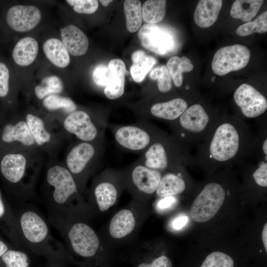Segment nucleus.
<instances>
[{"mask_svg":"<svg viewBox=\"0 0 267 267\" xmlns=\"http://www.w3.org/2000/svg\"><path fill=\"white\" fill-rule=\"evenodd\" d=\"M156 62L155 58L146 55L140 62L133 64L130 68V73L134 81L137 83L142 82Z\"/></svg>","mask_w":267,"mask_h":267,"instance_id":"obj_39","label":"nucleus"},{"mask_svg":"<svg viewBox=\"0 0 267 267\" xmlns=\"http://www.w3.org/2000/svg\"><path fill=\"white\" fill-rule=\"evenodd\" d=\"M191 156L189 148L165 133L138 158L146 167L164 173L183 169L190 164Z\"/></svg>","mask_w":267,"mask_h":267,"instance_id":"obj_7","label":"nucleus"},{"mask_svg":"<svg viewBox=\"0 0 267 267\" xmlns=\"http://www.w3.org/2000/svg\"><path fill=\"white\" fill-rule=\"evenodd\" d=\"M267 31V11L260 15L254 21L247 22L239 26L236 34L245 37L255 33H265Z\"/></svg>","mask_w":267,"mask_h":267,"instance_id":"obj_36","label":"nucleus"},{"mask_svg":"<svg viewBox=\"0 0 267 267\" xmlns=\"http://www.w3.org/2000/svg\"><path fill=\"white\" fill-rule=\"evenodd\" d=\"M62 42L68 53L73 56L85 54L89 41L85 34L78 27L69 25L61 29Z\"/></svg>","mask_w":267,"mask_h":267,"instance_id":"obj_23","label":"nucleus"},{"mask_svg":"<svg viewBox=\"0 0 267 267\" xmlns=\"http://www.w3.org/2000/svg\"><path fill=\"white\" fill-rule=\"evenodd\" d=\"M120 171L124 191L132 200L141 203H149L163 174L146 167L138 158Z\"/></svg>","mask_w":267,"mask_h":267,"instance_id":"obj_12","label":"nucleus"},{"mask_svg":"<svg viewBox=\"0 0 267 267\" xmlns=\"http://www.w3.org/2000/svg\"><path fill=\"white\" fill-rule=\"evenodd\" d=\"M250 56L249 49L244 45L236 44L224 46L215 53L212 68L216 75L223 76L245 67Z\"/></svg>","mask_w":267,"mask_h":267,"instance_id":"obj_16","label":"nucleus"},{"mask_svg":"<svg viewBox=\"0 0 267 267\" xmlns=\"http://www.w3.org/2000/svg\"><path fill=\"white\" fill-rule=\"evenodd\" d=\"M219 117L208 112L202 104L194 103L188 106L178 119L168 124L171 135L189 148L203 141Z\"/></svg>","mask_w":267,"mask_h":267,"instance_id":"obj_8","label":"nucleus"},{"mask_svg":"<svg viewBox=\"0 0 267 267\" xmlns=\"http://www.w3.org/2000/svg\"><path fill=\"white\" fill-rule=\"evenodd\" d=\"M146 55V53L142 50L135 51L132 56L133 64H136L140 62Z\"/></svg>","mask_w":267,"mask_h":267,"instance_id":"obj_47","label":"nucleus"},{"mask_svg":"<svg viewBox=\"0 0 267 267\" xmlns=\"http://www.w3.org/2000/svg\"><path fill=\"white\" fill-rule=\"evenodd\" d=\"M45 182L48 190L44 202L48 214L91 221L93 216L86 197L65 166H50L46 172Z\"/></svg>","mask_w":267,"mask_h":267,"instance_id":"obj_3","label":"nucleus"},{"mask_svg":"<svg viewBox=\"0 0 267 267\" xmlns=\"http://www.w3.org/2000/svg\"><path fill=\"white\" fill-rule=\"evenodd\" d=\"M112 78L104 89L105 95L109 99H117L123 95L125 89L126 73L111 72Z\"/></svg>","mask_w":267,"mask_h":267,"instance_id":"obj_37","label":"nucleus"},{"mask_svg":"<svg viewBox=\"0 0 267 267\" xmlns=\"http://www.w3.org/2000/svg\"><path fill=\"white\" fill-rule=\"evenodd\" d=\"M26 251L13 247L0 257V267H29Z\"/></svg>","mask_w":267,"mask_h":267,"instance_id":"obj_33","label":"nucleus"},{"mask_svg":"<svg viewBox=\"0 0 267 267\" xmlns=\"http://www.w3.org/2000/svg\"><path fill=\"white\" fill-rule=\"evenodd\" d=\"M43 50L49 60L58 67L65 68L70 63L69 53L58 39L52 38L46 40L43 44Z\"/></svg>","mask_w":267,"mask_h":267,"instance_id":"obj_27","label":"nucleus"},{"mask_svg":"<svg viewBox=\"0 0 267 267\" xmlns=\"http://www.w3.org/2000/svg\"><path fill=\"white\" fill-rule=\"evenodd\" d=\"M19 203V207L13 210L24 250L49 258L65 257L72 261L63 243L51 235L48 222L40 212L31 204Z\"/></svg>","mask_w":267,"mask_h":267,"instance_id":"obj_4","label":"nucleus"},{"mask_svg":"<svg viewBox=\"0 0 267 267\" xmlns=\"http://www.w3.org/2000/svg\"><path fill=\"white\" fill-rule=\"evenodd\" d=\"M183 169L164 173L155 194L158 198L177 196L186 189V183L182 175Z\"/></svg>","mask_w":267,"mask_h":267,"instance_id":"obj_24","label":"nucleus"},{"mask_svg":"<svg viewBox=\"0 0 267 267\" xmlns=\"http://www.w3.org/2000/svg\"><path fill=\"white\" fill-rule=\"evenodd\" d=\"M150 212L149 203L134 200L117 210L98 232L112 250L119 252L137 239Z\"/></svg>","mask_w":267,"mask_h":267,"instance_id":"obj_5","label":"nucleus"},{"mask_svg":"<svg viewBox=\"0 0 267 267\" xmlns=\"http://www.w3.org/2000/svg\"><path fill=\"white\" fill-rule=\"evenodd\" d=\"M188 107L186 100L176 97L152 104L144 115L145 118L152 117L169 124L178 119Z\"/></svg>","mask_w":267,"mask_h":267,"instance_id":"obj_20","label":"nucleus"},{"mask_svg":"<svg viewBox=\"0 0 267 267\" xmlns=\"http://www.w3.org/2000/svg\"><path fill=\"white\" fill-rule=\"evenodd\" d=\"M105 139L93 142L80 141L70 149L65 167L84 194L89 178L94 174L105 151Z\"/></svg>","mask_w":267,"mask_h":267,"instance_id":"obj_10","label":"nucleus"},{"mask_svg":"<svg viewBox=\"0 0 267 267\" xmlns=\"http://www.w3.org/2000/svg\"><path fill=\"white\" fill-rule=\"evenodd\" d=\"M63 125L67 132L80 141L93 142L105 139L109 124L106 115L91 116L85 111L77 110L67 115Z\"/></svg>","mask_w":267,"mask_h":267,"instance_id":"obj_13","label":"nucleus"},{"mask_svg":"<svg viewBox=\"0 0 267 267\" xmlns=\"http://www.w3.org/2000/svg\"><path fill=\"white\" fill-rule=\"evenodd\" d=\"M39 44L32 37H24L15 44L12 50L14 62L20 66H27L35 60L38 53Z\"/></svg>","mask_w":267,"mask_h":267,"instance_id":"obj_26","label":"nucleus"},{"mask_svg":"<svg viewBox=\"0 0 267 267\" xmlns=\"http://www.w3.org/2000/svg\"><path fill=\"white\" fill-rule=\"evenodd\" d=\"M63 89V84L61 79L56 76H50L43 79L41 83L35 88V93L39 99L46 96L59 93Z\"/></svg>","mask_w":267,"mask_h":267,"instance_id":"obj_34","label":"nucleus"},{"mask_svg":"<svg viewBox=\"0 0 267 267\" xmlns=\"http://www.w3.org/2000/svg\"><path fill=\"white\" fill-rule=\"evenodd\" d=\"M0 139L5 144L18 143L26 148L37 145L25 121H17L5 125L0 134Z\"/></svg>","mask_w":267,"mask_h":267,"instance_id":"obj_22","label":"nucleus"},{"mask_svg":"<svg viewBox=\"0 0 267 267\" xmlns=\"http://www.w3.org/2000/svg\"><path fill=\"white\" fill-rule=\"evenodd\" d=\"M116 145L125 151L141 154L166 132L149 121L129 125H108Z\"/></svg>","mask_w":267,"mask_h":267,"instance_id":"obj_11","label":"nucleus"},{"mask_svg":"<svg viewBox=\"0 0 267 267\" xmlns=\"http://www.w3.org/2000/svg\"><path fill=\"white\" fill-rule=\"evenodd\" d=\"M124 9L128 30L134 33L140 29L142 24V9L141 2L138 0H126Z\"/></svg>","mask_w":267,"mask_h":267,"instance_id":"obj_32","label":"nucleus"},{"mask_svg":"<svg viewBox=\"0 0 267 267\" xmlns=\"http://www.w3.org/2000/svg\"><path fill=\"white\" fill-rule=\"evenodd\" d=\"M0 230L16 248L25 251L13 209L0 190Z\"/></svg>","mask_w":267,"mask_h":267,"instance_id":"obj_21","label":"nucleus"},{"mask_svg":"<svg viewBox=\"0 0 267 267\" xmlns=\"http://www.w3.org/2000/svg\"><path fill=\"white\" fill-rule=\"evenodd\" d=\"M166 67L172 77L174 85L180 87L183 83L182 73L191 72L193 69V64L186 56L179 57L173 56L167 61Z\"/></svg>","mask_w":267,"mask_h":267,"instance_id":"obj_30","label":"nucleus"},{"mask_svg":"<svg viewBox=\"0 0 267 267\" xmlns=\"http://www.w3.org/2000/svg\"><path fill=\"white\" fill-rule=\"evenodd\" d=\"M138 37L144 48L158 54L168 53L176 47L174 34L162 25L144 24L139 30Z\"/></svg>","mask_w":267,"mask_h":267,"instance_id":"obj_17","label":"nucleus"},{"mask_svg":"<svg viewBox=\"0 0 267 267\" xmlns=\"http://www.w3.org/2000/svg\"><path fill=\"white\" fill-rule=\"evenodd\" d=\"M40 10L34 5H16L12 6L6 15L8 26L19 32L29 31L35 28L41 19Z\"/></svg>","mask_w":267,"mask_h":267,"instance_id":"obj_19","label":"nucleus"},{"mask_svg":"<svg viewBox=\"0 0 267 267\" xmlns=\"http://www.w3.org/2000/svg\"><path fill=\"white\" fill-rule=\"evenodd\" d=\"M66 1L79 13L91 14L95 12L98 7L96 0H67Z\"/></svg>","mask_w":267,"mask_h":267,"instance_id":"obj_41","label":"nucleus"},{"mask_svg":"<svg viewBox=\"0 0 267 267\" xmlns=\"http://www.w3.org/2000/svg\"><path fill=\"white\" fill-rule=\"evenodd\" d=\"M158 250L153 241L136 239L119 252L118 260L133 267H173L171 258Z\"/></svg>","mask_w":267,"mask_h":267,"instance_id":"obj_14","label":"nucleus"},{"mask_svg":"<svg viewBox=\"0 0 267 267\" xmlns=\"http://www.w3.org/2000/svg\"><path fill=\"white\" fill-rule=\"evenodd\" d=\"M264 2L263 0H236L231 6L230 15L235 19L250 22L258 13Z\"/></svg>","mask_w":267,"mask_h":267,"instance_id":"obj_28","label":"nucleus"},{"mask_svg":"<svg viewBox=\"0 0 267 267\" xmlns=\"http://www.w3.org/2000/svg\"><path fill=\"white\" fill-rule=\"evenodd\" d=\"M37 168L28 162L22 153H6L0 161V175L8 191L19 203L36 198L34 186Z\"/></svg>","mask_w":267,"mask_h":267,"instance_id":"obj_6","label":"nucleus"},{"mask_svg":"<svg viewBox=\"0 0 267 267\" xmlns=\"http://www.w3.org/2000/svg\"><path fill=\"white\" fill-rule=\"evenodd\" d=\"M229 192V190H226L216 181L205 184L191 207L190 215L192 220L198 222L210 220L217 213Z\"/></svg>","mask_w":267,"mask_h":267,"instance_id":"obj_15","label":"nucleus"},{"mask_svg":"<svg viewBox=\"0 0 267 267\" xmlns=\"http://www.w3.org/2000/svg\"><path fill=\"white\" fill-rule=\"evenodd\" d=\"M9 72L7 66L0 62V97H4L9 91Z\"/></svg>","mask_w":267,"mask_h":267,"instance_id":"obj_44","label":"nucleus"},{"mask_svg":"<svg viewBox=\"0 0 267 267\" xmlns=\"http://www.w3.org/2000/svg\"><path fill=\"white\" fill-rule=\"evenodd\" d=\"M232 258L222 252H214L205 259L200 267H234Z\"/></svg>","mask_w":267,"mask_h":267,"instance_id":"obj_40","label":"nucleus"},{"mask_svg":"<svg viewBox=\"0 0 267 267\" xmlns=\"http://www.w3.org/2000/svg\"><path fill=\"white\" fill-rule=\"evenodd\" d=\"M178 202L177 196L158 198L154 207L157 213L164 214L173 210L177 206Z\"/></svg>","mask_w":267,"mask_h":267,"instance_id":"obj_43","label":"nucleus"},{"mask_svg":"<svg viewBox=\"0 0 267 267\" xmlns=\"http://www.w3.org/2000/svg\"><path fill=\"white\" fill-rule=\"evenodd\" d=\"M188 217L184 215L180 214L173 218L169 223L170 229L178 231L182 229L187 224Z\"/></svg>","mask_w":267,"mask_h":267,"instance_id":"obj_45","label":"nucleus"},{"mask_svg":"<svg viewBox=\"0 0 267 267\" xmlns=\"http://www.w3.org/2000/svg\"><path fill=\"white\" fill-rule=\"evenodd\" d=\"M14 247L0 233V257L8 249Z\"/></svg>","mask_w":267,"mask_h":267,"instance_id":"obj_46","label":"nucleus"},{"mask_svg":"<svg viewBox=\"0 0 267 267\" xmlns=\"http://www.w3.org/2000/svg\"><path fill=\"white\" fill-rule=\"evenodd\" d=\"M221 0H200L193 14L196 24L199 27L207 28L217 21L222 7Z\"/></svg>","mask_w":267,"mask_h":267,"instance_id":"obj_25","label":"nucleus"},{"mask_svg":"<svg viewBox=\"0 0 267 267\" xmlns=\"http://www.w3.org/2000/svg\"><path fill=\"white\" fill-rule=\"evenodd\" d=\"M262 238L263 243L264 245L266 251L267 252V223L264 225L262 233Z\"/></svg>","mask_w":267,"mask_h":267,"instance_id":"obj_48","label":"nucleus"},{"mask_svg":"<svg viewBox=\"0 0 267 267\" xmlns=\"http://www.w3.org/2000/svg\"><path fill=\"white\" fill-rule=\"evenodd\" d=\"M112 75L108 66L99 64L94 69L92 78L94 83L100 87H106L111 81Z\"/></svg>","mask_w":267,"mask_h":267,"instance_id":"obj_42","label":"nucleus"},{"mask_svg":"<svg viewBox=\"0 0 267 267\" xmlns=\"http://www.w3.org/2000/svg\"><path fill=\"white\" fill-rule=\"evenodd\" d=\"M150 78L157 80V88L162 93L170 91L172 88V78L165 65L156 67L150 73Z\"/></svg>","mask_w":267,"mask_h":267,"instance_id":"obj_38","label":"nucleus"},{"mask_svg":"<svg viewBox=\"0 0 267 267\" xmlns=\"http://www.w3.org/2000/svg\"><path fill=\"white\" fill-rule=\"evenodd\" d=\"M48 222L58 232L73 262L82 267H113L118 254L111 250L90 221L48 214Z\"/></svg>","mask_w":267,"mask_h":267,"instance_id":"obj_2","label":"nucleus"},{"mask_svg":"<svg viewBox=\"0 0 267 267\" xmlns=\"http://www.w3.org/2000/svg\"><path fill=\"white\" fill-rule=\"evenodd\" d=\"M43 103L48 110L61 109L68 113V115L77 110V105L71 98L57 94L46 96L44 99Z\"/></svg>","mask_w":267,"mask_h":267,"instance_id":"obj_35","label":"nucleus"},{"mask_svg":"<svg viewBox=\"0 0 267 267\" xmlns=\"http://www.w3.org/2000/svg\"><path fill=\"white\" fill-rule=\"evenodd\" d=\"M255 143V134L244 121L220 116L190 163L209 169L241 164L253 155Z\"/></svg>","mask_w":267,"mask_h":267,"instance_id":"obj_1","label":"nucleus"},{"mask_svg":"<svg viewBox=\"0 0 267 267\" xmlns=\"http://www.w3.org/2000/svg\"><path fill=\"white\" fill-rule=\"evenodd\" d=\"M233 97L244 119L257 118L267 111V98L249 84L240 85L235 90Z\"/></svg>","mask_w":267,"mask_h":267,"instance_id":"obj_18","label":"nucleus"},{"mask_svg":"<svg viewBox=\"0 0 267 267\" xmlns=\"http://www.w3.org/2000/svg\"><path fill=\"white\" fill-rule=\"evenodd\" d=\"M25 119L37 145L43 146L50 142L52 137L41 118L35 114L29 113L27 114Z\"/></svg>","mask_w":267,"mask_h":267,"instance_id":"obj_29","label":"nucleus"},{"mask_svg":"<svg viewBox=\"0 0 267 267\" xmlns=\"http://www.w3.org/2000/svg\"><path fill=\"white\" fill-rule=\"evenodd\" d=\"M124 191L120 169L106 168L95 175L86 196L93 217L108 213Z\"/></svg>","mask_w":267,"mask_h":267,"instance_id":"obj_9","label":"nucleus"},{"mask_svg":"<svg viewBox=\"0 0 267 267\" xmlns=\"http://www.w3.org/2000/svg\"><path fill=\"white\" fill-rule=\"evenodd\" d=\"M166 0H148L143 4L142 19L149 24H155L162 21L165 16Z\"/></svg>","mask_w":267,"mask_h":267,"instance_id":"obj_31","label":"nucleus"},{"mask_svg":"<svg viewBox=\"0 0 267 267\" xmlns=\"http://www.w3.org/2000/svg\"><path fill=\"white\" fill-rule=\"evenodd\" d=\"M99 1L100 3L104 6H107L112 1L111 0H100Z\"/></svg>","mask_w":267,"mask_h":267,"instance_id":"obj_49","label":"nucleus"}]
</instances>
